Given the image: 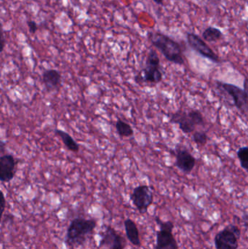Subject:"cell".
<instances>
[{"instance_id":"obj_11","label":"cell","mask_w":248,"mask_h":249,"mask_svg":"<svg viewBox=\"0 0 248 249\" xmlns=\"http://www.w3.org/2000/svg\"><path fill=\"white\" fill-rule=\"evenodd\" d=\"M239 240L237 235L227 226L215 235L214 243L216 249H237Z\"/></svg>"},{"instance_id":"obj_13","label":"cell","mask_w":248,"mask_h":249,"mask_svg":"<svg viewBox=\"0 0 248 249\" xmlns=\"http://www.w3.org/2000/svg\"><path fill=\"white\" fill-rule=\"evenodd\" d=\"M42 81L48 92L58 90L62 85V75L59 71L53 69L45 70L42 73Z\"/></svg>"},{"instance_id":"obj_22","label":"cell","mask_w":248,"mask_h":249,"mask_svg":"<svg viewBox=\"0 0 248 249\" xmlns=\"http://www.w3.org/2000/svg\"><path fill=\"white\" fill-rule=\"evenodd\" d=\"M1 213L4 214V210H5V206H6V199L4 197V194L3 193H1Z\"/></svg>"},{"instance_id":"obj_27","label":"cell","mask_w":248,"mask_h":249,"mask_svg":"<svg viewBox=\"0 0 248 249\" xmlns=\"http://www.w3.org/2000/svg\"></svg>"},{"instance_id":"obj_16","label":"cell","mask_w":248,"mask_h":249,"mask_svg":"<svg viewBox=\"0 0 248 249\" xmlns=\"http://www.w3.org/2000/svg\"><path fill=\"white\" fill-rule=\"evenodd\" d=\"M202 39L208 42H215L222 38L223 33L218 28L208 26L202 32Z\"/></svg>"},{"instance_id":"obj_14","label":"cell","mask_w":248,"mask_h":249,"mask_svg":"<svg viewBox=\"0 0 248 249\" xmlns=\"http://www.w3.org/2000/svg\"><path fill=\"white\" fill-rule=\"evenodd\" d=\"M125 233L127 238L134 247H140L141 246V238H140L139 231L138 226L132 219L128 218L124 222Z\"/></svg>"},{"instance_id":"obj_12","label":"cell","mask_w":248,"mask_h":249,"mask_svg":"<svg viewBox=\"0 0 248 249\" xmlns=\"http://www.w3.org/2000/svg\"><path fill=\"white\" fill-rule=\"evenodd\" d=\"M17 160L13 155L4 154L0 158V180L2 183H9L16 174Z\"/></svg>"},{"instance_id":"obj_2","label":"cell","mask_w":248,"mask_h":249,"mask_svg":"<svg viewBox=\"0 0 248 249\" xmlns=\"http://www.w3.org/2000/svg\"><path fill=\"white\" fill-rule=\"evenodd\" d=\"M96 226V219L74 218L67 228L66 244L72 248L83 246L87 241V236L93 233Z\"/></svg>"},{"instance_id":"obj_7","label":"cell","mask_w":248,"mask_h":249,"mask_svg":"<svg viewBox=\"0 0 248 249\" xmlns=\"http://www.w3.org/2000/svg\"><path fill=\"white\" fill-rule=\"evenodd\" d=\"M217 87L224 90L232 99L234 106L243 115H248V96L246 90L230 83L217 82Z\"/></svg>"},{"instance_id":"obj_1","label":"cell","mask_w":248,"mask_h":249,"mask_svg":"<svg viewBox=\"0 0 248 249\" xmlns=\"http://www.w3.org/2000/svg\"><path fill=\"white\" fill-rule=\"evenodd\" d=\"M147 36L153 46L160 51L167 61L178 65L184 64L183 51L179 42L159 32H149Z\"/></svg>"},{"instance_id":"obj_17","label":"cell","mask_w":248,"mask_h":249,"mask_svg":"<svg viewBox=\"0 0 248 249\" xmlns=\"http://www.w3.org/2000/svg\"><path fill=\"white\" fill-rule=\"evenodd\" d=\"M115 128H116V133L121 137H131L134 134L133 129L131 127V124L121 119H118L116 121Z\"/></svg>"},{"instance_id":"obj_19","label":"cell","mask_w":248,"mask_h":249,"mask_svg":"<svg viewBox=\"0 0 248 249\" xmlns=\"http://www.w3.org/2000/svg\"><path fill=\"white\" fill-rule=\"evenodd\" d=\"M192 138L194 142L199 145H205L208 139L207 133L203 131H195Z\"/></svg>"},{"instance_id":"obj_5","label":"cell","mask_w":248,"mask_h":249,"mask_svg":"<svg viewBox=\"0 0 248 249\" xmlns=\"http://www.w3.org/2000/svg\"><path fill=\"white\" fill-rule=\"evenodd\" d=\"M155 222L160 230L156 232V245L154 249H179L177 241L173 235L174 224L172 221L163 222L158 216L155 217Z\"/></svg>"},{"instance_id":"obj_24","label":"cell","mask_w":248,"mask_h":249,"mask_svg":"<svg viewBox=\"0 0 248 249\" xmlns=\"http://www.w3.org/2000/svg\"><path fill=\"white\" fill-rule=\"evenodd\" d=\"M6 143H4L3 141L0 142V152H1V155H4V151H5Z\"/></svg>"},{"instance_id":"obj_23","label":"cell","mask_w":248,"mask_h":249,"mask_svg":"<svg viewBox=\"0 0 248 249\" xmlns=\"http://www.w3.org/2000/svg\"><path fill=\"white\" fill-rule=\"evenodd\" d=\"M4 46H5V39H4V33L3 30L1 31V52L4 51Z\"/></svg>"},{"instance_id":"obj_18","label":"cell","mask_w":248,"mask_h":249,"mask_svg":"<svg viewBox=\"0 0 248 249\" xmlns=\"http://www.w3.org/2000/svg\"><path fill=\"white\" fill-rule=\"evenodd\" d=\"M237 154L242 168L248 171V146L240 148Z\"/></svg>"},{"instance_id":"obj_25","label":"cell","mask_w":248,"mask_h":249,"mask_svg":"<svg viewBox=\"0 0 248 249\" xmlns=\"http://www.w3.org/2000/svg\"><path fill=\"white\" fill-rule=\"evenodd\" d=\"M244 90H246L248 96V78L245 79L244 80Z\"/></svg>"},{"instance_id":"obj_15","label":"cell","mask_w":248,"mask_h":249,"mask_svg":"<svg viewBox=\"0 0 248 249\" xmlns=\"http://www.w3.org/2000/svg\"><path fill=\"white\" fill-rule=\"evenodd\" d=\"M55 134L62 141L63 143L65 145L67 149L71 152L77 153L80 151V144L74 140V138L64 130L61 129H55Z\"/></svg>"},{"instance_id":"obj_10","label":"cell","mask_w":248,"mask_h":249,"mask_svg":"<svg viewBox=\"0 0 248 249\" xmlns=\"http://www.w3.org/2000/svg\"><path fill=\"white\" fill-rule=\"evenodd\" d=\"M176 165L179 170L186 174H190L195 168L196 159L185 147L177 146L176 148Z\"/></svg>"},{"instance_id":"obj_21","label":"cell","mask_w":248,"mask_h":249,"mask_svg":"<svg viewBox=\"0 0 248 249\" xmlns=\"http://www.w3.org/2000/svg\"><path fill=\"white\" fill-rule=\"evenodd\" d=\"M229 228L237 235V238L240 239L241 238V231H240V228L237 226V225H228Z\"/></svg>"},{"instance_id":"obj_26","label":"cell","mask_w":248,"mask_h":249,"mask_svg":"<svg viewBox=\"0 0 248 249\" xmlns=\"http://www.w3.org/2000/svg\"><path fill=\"white\" fill-rule=\"evenodd\" d=\"M154 2L157 4H159V5H163L164 4L165 0H153Z\"/></svg>"},{"instance_id":"obj_6","label":"cell","mask_w":248,"mask_h":249,"mask_svg":"<svg viewBox=\"0 0 248 249\" xmlns=\"http://www.w3.org/2000/svg\"><path fill=\"white\" fill-rule=\"evenodd\" d=\"M132 204L141 214L148 212L154 202V193L149 186L142 184L135 187L130 196Z\"/></svg>"},{"instance_id":"obj_3","label":"cell","mask_w":248,"mask_h":249,"mask_svg":"<svg viewBox=\"0 0 248 249\" xmlns=\"http://www.w3.org/2000/svg\"><path fill=\"white\" fill-rule=\"evenodd\" d=\"M163 76L160 57L155 50H150L146 59L145 67L138 75L134 77V80L138 84L156 85L163 80Z\"/></svg>"},{"instance_id":"obj_4","label":"cell","mask_w":248,"mask_h":249,"mask_svg":"<svg viewBox=\"0 0 248 249\" xmlns=\"http://www.w3.org/2000/svg\"><path fill=\"white\" fill-rule=\"evenodd\" d=\"M170 122L179 124V128L184 133H192L197 125L205 124L202 114L198 110H191L186 112L178 111L170 115Z\"/></svg>"},{"instance_id":"obj_8","label":"cell","mask_w":248,"mask_h":249,"mask_svg":"<svg viewBox=\"0 0 248 249\" xmlns=\"http://www.w3.org/2000/svg\"><path fill=\"white\" fill-rule=\"evenodd\" d=\"M186 39H187L189 46L204 58H208L210 61L216 63V64L221 62L218 55L210 48L209 45L205 42L203 39H202L196 34L192 33V32L188 33L186 35Z\"/></svg>"},{"instance_id":"obj_20","label":"cell","mask_w":248,"mask_h":249,"mask_svg":"<svg viewBox=\"0 0 248 249\" xmlns=\"http://www.w3.org/2000/svg\"><path fill=\"white\" fill-rule=\"evenodd\" d=\"M26 24H27L29 32L32 35H34L39 30V26H38V24L35 20H28L26 21Z\"/></svg>"},{"instance_id":"obj_9","label":"cell","mask_w":248,"mask_h":249,"mask_svg":"<svg viewBox=\"0 0 248 249\" xmlns=\"http://www.w3.org/2000/svg\"><path fill=\"white\" fill-rule=\"evenodd\" d=\"M127 241L112 226L106 227L99 242V247H106L108 249H125Z\"/></svg>"}]
</instances>
